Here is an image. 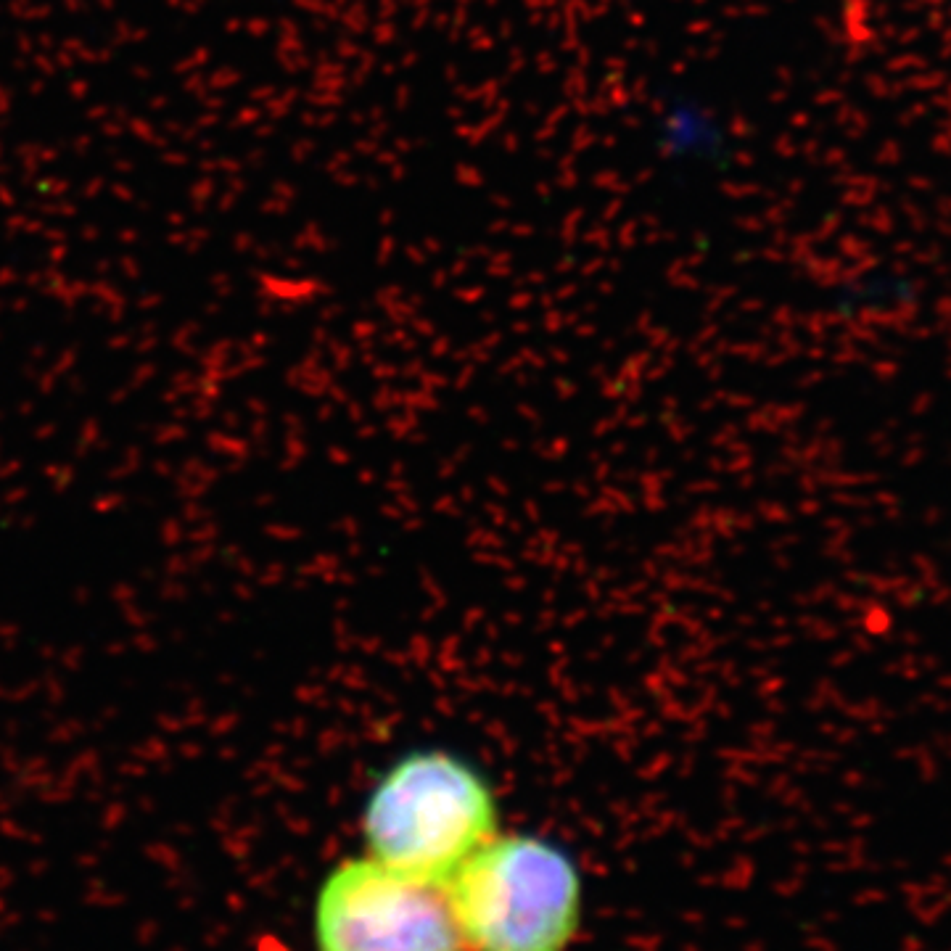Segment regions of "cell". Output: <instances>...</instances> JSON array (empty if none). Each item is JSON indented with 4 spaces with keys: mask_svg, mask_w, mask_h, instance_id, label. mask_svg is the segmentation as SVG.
I'll return each mask as SVG.
<instances>
[{
    "mask_svg": "<svg viewBox=\"0 0 951 951\" xmlns=\"http://www.w3.org/2000/svg\"><path fill=\"white\" fill-rule=\"evenodd\" d=\"M497 835V798L471 761L415 748L378 777L362 809L368 856L418 883H444Z\"/></svg>",
    "mask_w": 951,
    "mask_h": 951,
    "instance_id": "6da1fadb",
    "label": "cell"
},
{
    "mask_svg": "<svg viewBox=\"0 0 951 951\" xmlns=\"http://www.w3.org/2000/svg\"><path fill=\"white\" fill-rule=\"evenodd\" d=\"M317 951H463L442 888L370 856L336 864L315 901Z\"/></svg>",
    "mask_w": 951,
    "mask_h": 951,
    "instance_id": "3957f363",
    "label": "cell"
},
{
    "mask_svg": "<svg viewBox=\"0 0 951 951\" xmlns=\"http://www.w3.org/2000/svg\"><path fill=\"white\" fill-rule=\"evenodd\" d=\"M463 951H566L582 917L571 856L534 835H494L444 883Z\"/></svg>",
    "mask_w": 951,
    "mask_h": 951,
    "instance_id": "7a4b0ae2",
    "label": "cell"
}]
</instances>
